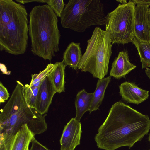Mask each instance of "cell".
<instances>
[{
    "label": "cell",
    "instance_id": "obj_24",
    "mask_svg": "<svg viewBox=\"0 0 150 150\" xmlns=\"http://www.w3.org/2000/svg\"><path fill=\"white\" fill-rule=\"evenodd\" d=\"M31 146L29 150H49L38 142L34 137L31 141Z\"/></svg>",
    "mask_w": 150,
    "mask_h": 150
},
{
    "label": "cell",
    "instance_id": "obj_4",
    "mask_svg": "<svg viewBox=\"0 0 150 150\" xmlns=\"http://www.w3.org/2000/svg\"><path fill=\"white\" fill-rule=\"evenodd\" d=\"M87 43L78 68L82 72H90L94 78L103 79L108 73L112 52L110 34L96 27Z\"/></svg>",
    "mask_w": 150,
    "mask_h": 150
},
{
    "label": "cell",
    "instance_id": "obj_15",
    "mask_svg": "<svg viewBox=\"0 0 150 150\" xmlns=\"http://www.w3.org/2000/svg\"><path fill=\"white\" fill-rule=\"evenodd\" d=\"M82 55L80 43L72 42L67 46L63 54L62 61L66 66H69L76 70Z\"/></svg>",
    "mask_w": 150,
    "mask_h": 150
},
{
    "label": "cell",
    "instance_id": "obj_19",
    "mask_svg": "<svg viewBox=\"0 0 150 150\" xmlns=\"http://www.w3.org/2000/svg\"><path fill=\"white\" fill-rule=\"evenodd\" d=\"M132 42L137 50L142 68L150 67V42L140 41L134 36Z\"/></svg>",
    "mask_w": 150,
    "mask_h": 150
},
{
    "label": "cell",
    "instance_id": "obj_29",
    "mask_svg": "<svg viewBox=\"0 0 150 150\" xmlns=\"http://www.w3.org/2000/svg\"><path fill=\"white\" fill-rule=\"evenodd\" d=\"M149 23L150 29V8H149L148 12Z\"/></svg>",
    "mask_w": 150,
    "mask_h": 150
},
{
    "label": "cell",
    "instance_id": "obj_28",
    "mask_svg": "<svg viewBox=\"0 0 150 150\" xmlns=\"http://www.w3.org/2000/svg\"><path fill=\"white\" fill-rule=\"evenodd\" d=\"M116 1L118 2L121 3V4H125L127 3V1L126 0H116Z\"/></svg>",
    "mask_w": 150,
    "mask_h": 150
},
{
    "label": "cell",
    "instance_id": "obj_14",
    "mask_svg": "<svg viewBox=\"0 0 150 150\" xmlns=\"http://www.w3.org/2000/svg\"><path fill=\"white\" fill-rule=\"evenodd\" d=\"M34 137L27 124L23 125L13 137L9 150H29L30 144Z\"/></svg>",
    "mask_w": 150,
    "mask_h": 150
},
{
    "label": "cell",
    "instance_id": "obj_12",
    "mask_svg": "<svg viewBox=\"0 0 150 150\" xmlns=\"http://www.w3.org/2000/svg\"><path fill=\"white\" fill-rule=\"evenodd\" d=\"M119 87L122 99L127 103L138 105L148 98L149 91L140 88L133 83L125 81Z\"/></svg>",
    "mask_w": 150,
    "mask_h": 150
},
{
    "label": "cell",
    "instance_id": "obj_3",
    "mask_svg": "<svg viewBox=\"0 0 150 150\" xmlns=\"http://www.w3.org/2000/svg\"><path fill=\"white\" fill-rule=\"evenodd\" d=\"M64 28L78 32H84L93 25H105L104 5L99 0H70L60 17Z\"/></svg>",
    "mask_w": 150,
    "mask_h": 150
},
{
    "label": "cell",
    "instance_id": "obj_13",
    "mask_svg": "<svg viewBox=\"0 0 150 150\" xmlns=\"http://www.w3.org/2000/svg\"><path fill=\"white\" fill-rule=\"evenodd\" d=\"M136 67L130 62L127 52L122 51L119 52L112 63L110 76L117 79L125 78L126 76Z\"/></svg>",
    "mask_w": 150,
    "mask_h": 150
},
{
    "label": "cell",
    "instance_id": "obj_30",
    "mask_svg": "<svg viewBox=\"0 0 150 150\" xmlns=\"http://www.w3.org/2000/svg\"><path fill=\"white\" fill-rule=\"evenodd\" d=\"M148 139H149V141L150 142V133L149 134V138H148Z\"/></svg>",
    "mask_w": 150,
    "mask_h": 150
},
{
    "label": "cell",
    "instance_id": "obj_16",
    "mask_svg": "<svg viewBox=\"0 0 150 150\" xmlns=\"http://www.w3.org/2000/svg\"><path fill=\"white\" fill-rule=\"evenodd\" d=\"M93 93H88L83 89L77 93L75 102L76 115L75 117L80 122L84 113L89 111L91 105Z\"/></svg>",
    "mask_w": 150,
    "mask_h": 150
},
{
    "label": "cell",
    "instance_id": "obj_2",
    "mask_svg": "<svg viewBox=\"0 0 150 150\" xmlns=\"http://www.w3.org/2000/svg\"><path fill=\"white\" fill-rule=\"evenodd\" d=\"M29 17L31 51L35 55L50 62L59 50L61 35L57 16L50 6L45 4L33 7Z\"/></svg>",
    "mask_w": 150,
    "mask_h": 150
},
{
    "label": "cell",
    "instance_id": "obj_25",
    "mask_svg": "<svg viewBox=\"0 0 150 150\" xmlns=\"http://www.w3.org/2000/svg\"><path fill=\"white\" fill-rule=\"evenodd\" d=\"M137 5L150 6V0H133Z\"/></svg>",
    "mask_w": 150,
    "mask_h": 150
},
{
    "label": "cell",
    "instance_id": "obj_26",
    "mask_svg": "<svg viewBox=\"0 0 150 150\" xmlns=\"http://www.w3.org/2000/svg\"><path fill=\"white\" fill-rule=\"evenodd\" d=\"M16 1L18 3L24 4L31 2H36L39 3H46L47 0H16Z\"/></svg>",
    "mask_w": 150,
    "mask_h": 150
},
{
    "label": "cell",
    "instance_id": "obj_18",
    "mask_svg": "<svg viewBox=\"0 0 150 150\" xmlns=\"http://www.w3.org/2000/svg\"><path fill=\"white\" fill-rule=\"evenodd\" d=\"M111 80L110 76L98 80L96 89L93 92L92 103L89 110L90 113L99 109L103 99L105 91Z\"/></svg>",
    "mask_w": 150,
    "mask_h": 150
},
{
    "label": "cell",
    "instance_id": "obj_20",
    "mask_svg": "<svg viewBox=\"0 0 150 150\" xmlns=\"http://www.w3.org/2000/svg\"><path fill=\"white\" fill-rule=\"evenodd\" d=\"M39 87L30 86L28 84L23 87V93L28 106L35 109Z\"/></svg>",
    "mask_w": 150,
    "mask_h": 150
},
{
    "label": "cell",
    "instance_id": "obj_6",
    "mask_svg": "<svg viewBox=\"0 0 150 150\" xmlns=\"http://www.w3.org/2000/svg\"><path fill=\"white\" fill-rule=\"evenodd\" d=\"M26 124L34 136L47 129L45 115L28 107L21 110L0 123V150H9L13 137L22 126Z\"/></svg>",
    "mask_w": 150,
    "mask_h": 150
},
{
    "label": "cell",
    "instance_id": "obj_5",
    "mask_svg": "<svg viewBox=\"0 0 150 150\" xmlns=\"http://www.w3.org/2000/svg\"><path fill=\"white\" fill-rule=\"evenodd\" d=\"M28 14L25 6L15 1L8 21L0 25V50L13 55L23 54L28 45Z\"/></svg>",
    "mask_w": 150,
    "mask_h": 150
},
{
    "label": "cell",
    "instance_id": "obj_22",
    "mask_svg": "<svg viewBox=\"0 0 150 150\" xmlns=\"http://www.w3.org/2000/svg\"><path fill=\"white\" fill-rule=\"evenodd\" d=\"M46 3L53 10L57 16L60 17L64 8V1L47 0Z\"/></svg>",
    "mask_w": 150,
    "mask_h": 150
},
{
    "label": "cell",
    "instance_id": "obj_11",
    "mask_svg": "<svg viewBox=\"0 0 150 150\" xmlns=\"http://www.w3.org/2000/svg\"><path fill=\"white\" fill-rule=\"evenodd\" d=\"M56 93L50 74L44 79L40 86L35 110L42 115L47 112Z\"/></svg>",
    "mask_w": 150,
    "mask_h": 150
},
{
    "label": "cell",
    "instance_id": "obj_21",
    "mask_svg": "<svg viewBox=\"0 0 150 150\" xmlns=\"http://www.w3.org/2000/svg\"><path fill=\"white\" fill-rule=\"evenodd\" d=\"M54 67V64H48L46 68L38 74L31 75L32 79L29 85L30 86H40L44 79L52 72Z\"/></svg>",
    "mask_w": 150,
    "mask_h": 150
},
{
    "label": "cell",
    "instance_id": "obj_8",
    "mask_svg": "<svg viewBox=\"0 0 150 150\" xmlns=\"http://www.w3.org/2000/svg\"><path fill=\"white\" fill-rule=\"evenodd\" d=\"M82 132L81 122L71 118L64 127L60 140V150H74L80 144Z\"/></svg>",
    "mask_w": 150,
    "mask_h": 150
},
{
    "label": "cell",
    "instance_id": "obj_17",
    "mask_svg": "<svg viewBox=\"0 0 150 150\" xmlns=\"http://www.w3.org/2000/svg\"><path fill=\"white\" fill-rule=\"evenodd\" d=\"M66 65L62 61L54 64V67L50 74L56 93L65 91V69Z\"/></svg>",
    "mask_w": 150,
    "mask_h": 150
},
{
    "label": "cell",
    "instance_id": "obj_23",
    "mask_svg": "<svg viewBox=\"0 0 150 150\" xmlns=\"http://www.w3.org/2000/svg\"><path fill=\"white\" fill-rule=\"evenodd\" d=\"M9 97V94L6 88L1 82L0 83V102L4 103Z\"/></svg>",
    "mask_w": 150,
    "mask_h": 150
},
{
    "label": "cell",
    "instance_id": "obj_1",
    "mask_svg": "<svg viewBox=\"0 0 150 150\" xmlns=\"http://www.w3.org/2000/svg\"><path fill=\"white\" fill-rule=\"evenodd\" d=\"M150 129V119L122 102L115 103L94 138L97 146L104 150L129 148L141 140Z\"/></svg>",
    "mask_w": 150,
    "mask_h": 150
},
{
    "label": "cell",
    "instance_id": "obj_9",
    "mask_svg": "<svg viewBox=\"0 0 150 150\" xmlns=\"http://www.w3.org/2000/svg\"><path fill=\"white\" fill-rule=\"evenodd\" d=\"M17 84L9 100L0 114V123H3L11 116L21 110L28 107L23 93V85L19 81Z\"/></svg>",
    "mask_w": 150,
    "mask_h": 150
},
{
    "label": "cell",
    "instance_id": "obj_10",
    "mask_svg": "<svg viewBox=\"0 0 150 150\" xmlns=\"http://www.w3.org/2000/svg\"><path fill=\"white\" fill-rule=\"evenodd\" d=\"M149 7L137 5L134 8V36L140 41L150 42V29L148 14Z\"/></svg>",
    "mask_w": 150,
    "mask_h": 150
},
{
    "label": "cell",
    "instance_id": "obj_7",
    "mask_svg": "<svg viewBox=\"0 0 150 150\" xmlns=\"http://www.w3.org/2000/svg\"><path fill=\"white\" fill-rule=\"evenodd\" d=\"M136 4L129 0L126 4H119L106 16L105 30L110 35L112 44H125L132 42L135 36L134 10Z\"/></svg>",
    "mask_w": 150,
    "mask_h": 150
},
{
    "label": "cell",
    "instance_id": "obj_31",
    "mask_svg": "<svg viewBox=\"0 0 150 150\" xmlns=\"http://www.w3.org/2000/svg\"><path fill=\"white\" fill-rule=\"evenodd\" d=\"M149 150H150V149Z\"/></svg>",
    "mask_w": 150,
    "mask_h": 150
},
{
    "label": "cell",
    "instance_id": "obj_27",
    "mask_svg": "<svg viewBox=\"0 0 150 150\" xmlns=\"http://www.w3.org/2000/svg\"><path fill=\"white\" fill-rule=\"evenodd\" d=\"M145 73L150 80V69L146 68L145 70Z\"/></svg>",
    "mask_w": 150,
    "mask_h": 150
}]
</instances>
